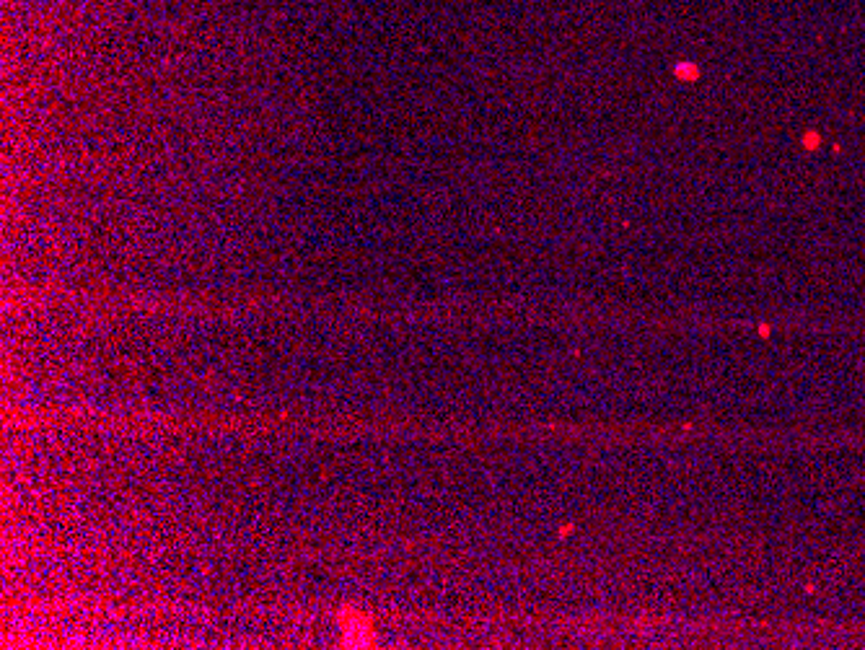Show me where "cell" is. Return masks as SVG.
Segmentation results:
<instances>
[{"instance_id": "cell-1", "label": "cell", "mask_w": 865, "mask_h": 650, "mask_svg": "<svg viewBox=\"0 0 865 650\" xmlns=\"http://www.w3.org/2000/svg\"><path fill=\"white\" fill-rule=\"evenodd\" d=\"M342 630H345V640H348V643H368V640H371V627H368L366 619L348 617Z\"/></svg>"}]
</instances>
